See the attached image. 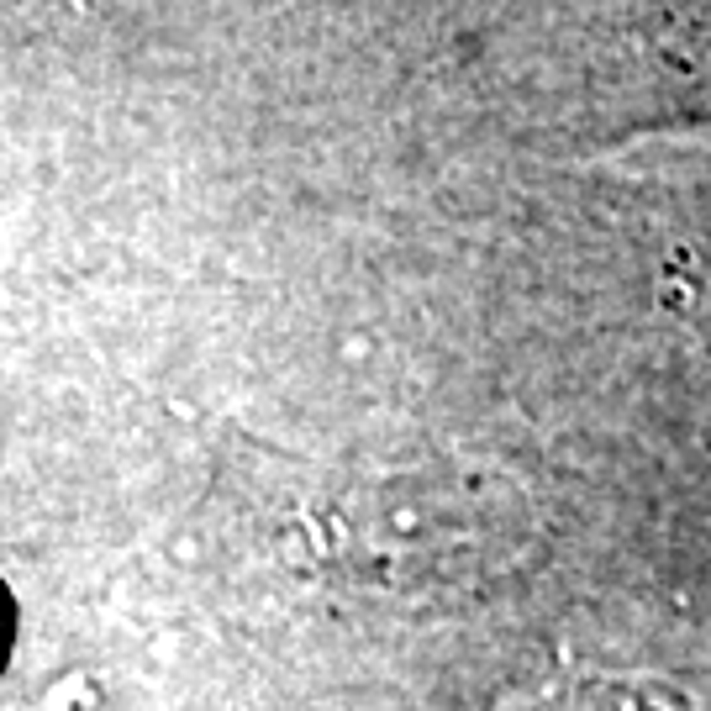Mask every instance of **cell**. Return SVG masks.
Here are the masks:
<instances>
[{
  "instance_id": "1",
  "label": "cell",
  "mask_w": 711,
  "mask_h": 711,
  "mask_svg": "<svg viewBox=\"0 0 711 711\" xmlns=\"http://www.w3.org/2000/svg\"><path fill=\"white\" fill-rule=\"evenodd\" d=\"M690 37H695V58H701V69L711 74V6L695 16V26H690Z\"/></svg>"
}]
</instances>
